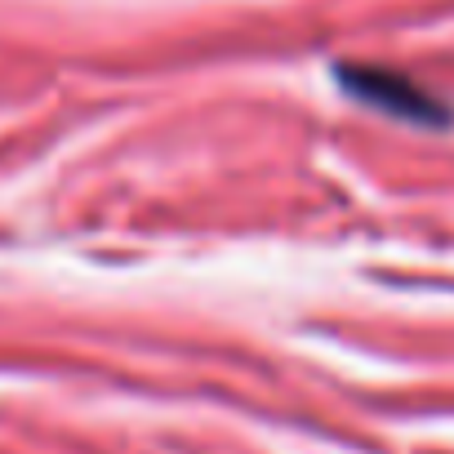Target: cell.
I'll list each match as a JSON object with an SVG mask.
<instances>
[{
	"label": "cell",
	"mask_w": 454,
	"mask_h": 454,
	"mask_svg": "<svg viewBox=\"0 0 454 454\" xmlns=\"http://www.w3.org/2000/svg\"><path fill=\"white\" fill-rule=\"evenodd\" d=\"M343 85L352 94H361L370 107H383L392 116H405V121H441L445 116L432 94H423L414 81L383 72V67H352V72H343Z\"/></svg>",
	"instance_id": "1"
}]
</instances>
